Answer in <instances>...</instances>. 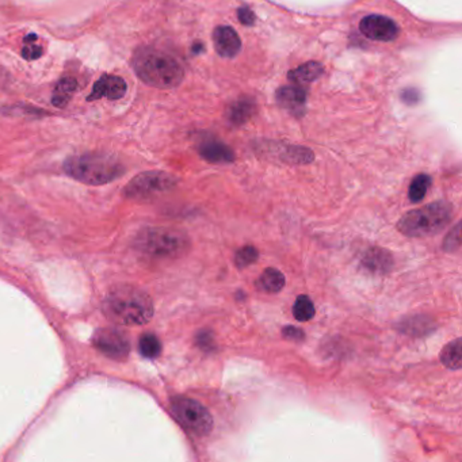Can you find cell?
Wrapping results in <instances>:
<instances>
[{
	"label": "cell",
	"mask_w": 462,
	"mask_h": 462,
	"mask_svg": "<svg viewBox=\"0 0 462 462\" xmlns=\"http://www.w3.org/2000/svg\"><path fill=\"white\" fill-rule=\"evenodd\" d=\"M103 312L112 322L126 326H143L154 317V302L144 291L118 285L112 288L103 300Z\"/></svg>",
	"instance_id": "cell-1"
},
{
	"label": "cell",
	"mask_w": 462,
	"mask_h": 462,
	"mask_svg": "<svg viewBox=\"0 0 462 462\" xmlns=\"http://www.w3.org/2000/svg\"><path fill=\"white\" fill-rule=\"evenodd\" d=\"M132 65L144 83L156 88H175L185 76L183 67L176 59L149 46L136 50Z\"/></svg>",
	"instance_id": "cell-2"
},
{
	"label": "cell",
	"mask_w": 462,
	"mask_h": 462,
	"mask_svg": "<svg viewBox=\"0 0 462 462\" xmlns=\"http://www.w3.org/2000/svg\"><path fill=\"white\" fill-rule=\"evenodd\" d=\"M64 171L74 179L91 185L101 186L114 182L124 175L123 163L112 155L90 152L71 156L64 163Z\"/></svg>",
	"instance_id": "cell-3"
},
{
	"label": "cell",
	"mask_w": 462,
	"mask_h": 462,
	"mask_svg": "<svg viewBox=\"0 0 462 462\" xmlns=\"http://www.w3.org/2000/svg\"><path fill=\"white\" fill-rule=\"evenodd\" d=\"M454 208L446 201H435L419 209L406 213L397 222V229L410 238L434 236L443 231L453 218Z\"/></svg>",
	"instance_id": "cell-4"
},
{
	"label": "cell",
	"mask_w": 462,
	"mask_h": 462,
	"mask_svg": "<svg viewBox=\"0 0 462 462\" xmlns=\"http://www.w3.org/2000/svg\"><path fill=\"white\" fill-rule=\"evenodd\" d=\"M136 249L154 258H180L190 250L189 236L174 228H147L136 238Z\"/></svg>",
	"instance_id": "cell-5"
},
{
	"label": "cell",
	"mask_w": 462,
	"mask_h": 462,
	"mask_svg": "<svg viewBox=\"0 0 462 462\" xmlns=\"http://www.w3.org/2000/svg\"><path fill=\"white\" fill-rule=\"evenodd\" d=\"M171 410L186 430L198 437L208 435L213 428V418L209 411L194 399L176 396L171 400Z\"/></svg>",
	"instance_id": "cell-6"
},
{
	"label": "cell",
	"mask_w": 462,
	"mask_h": 462,
	"mask_svg": "<svg viewBox=\"0 0 462 462\" xmlns=\"http://www.w3.org/2000/svg\"><path fill=\"white\" fill-rule=\"evenodd\" d=\"M178 183V179L167 172L149 171L137 175L125 187L126 197L133 200H147L167 193Z\"/></svg>",
	"instance_id": "cell-7"
},
{
	"label": "cell",
	"mask_w": 462,
	"mask_h": 462,
	"mask_svg": "<svg viewBox=\"0 0 462 462\" xmlns=\"http://www.w3.org/2000/svg\"><path fill=\"white\" fill-rule=\"evenodd\" d=\"M94 346L105 355L113 359H125L130 351V344L124 333L116 328H101L92 337Z\"/></svg>",
	"instance_id": "cell-8"
},
{
	"label": "cell",
	"mask_w": 462,
	"mask_h": 462,
	"mask_svg": "<svg viewBox=\"0 0 462 462\" xmlns=\"http://www.w3.org/2000/svg\"><path fill=\"white\" fill-rule=\"evenodd\" d=\"M361 33L373 41H393L399 36V26L390 18L382 15H368L361 21Z\"/></svg>",
	"instance_id": "cell-9"
},
{
	"label": "cell",
	"mask_w": 462,
	"mask_h": 462,
	"mask_svg": "<svg viewBox=\"0 0 462 462\" xmlns=\"http://www.w3.org/2000/svg\"><path fill=\"white\" fill-rule=\"evenodd\" d=\"M125 94L126 83L123 78L116 75H103L94 84L91 94L87 96V101H96L102 98L117 101L121 99Z\"/></svg>",
	"instance_id": "cell-10"
},
{
	"label": "cell",
	"mask_w": 462,
	"mask_h": 462,
	"mask_svg": "<svg viewBox=\"0 0 462 462\" xmlns=\"http://www.w3.org/2000/svg\"><path fill=\"white\" fill-rule=\"evenodd\" d=\"M216 52L225 59L235 57L242 49V40L236 30L229 26H218L213 32Z\"/></svg>",
	"instance_id": "cell-11"
},
{
	"label": "cell",
	"mask_w": 462,
	"mask_h": 462,
	"mask_svg": "<svg viewBox=\"0 0 462 462\" xmlns=\"http://www.w3.org/2000/svg\"><path fill=\"white\" fill-rule=\"evenodd\" d=\"M308 94L300 85H285L277 91V102L281 107L294 114L295 117H301L305 112Z\"/></svg>",
	"instance_id": "cell-12"
},
{
	"label": "cell",
	"mask_w": 462,
	"mask_h": 462,
	"mask_svg": "<svg viewBox=\"0 0 462 462\" xmlns=\"http://www.w3.org/2000/svg\"><path fill=\"white\" fill-rule=\"evenodd\" d=\"M200 155L209 163L222 165L235 160V152L224 143L217 140H205L198 147Z\"/></svg>",
	"instance_id": "cell-13"
},
{
	"label": "cell",
	"mask_w": 462,
	"mask_h": 462,
	"mask_svg": "<svg viewBox=\"0 0 462 462\" xmlns=\"http://www.w3.org/2000/svg\"><path fill=\"white\" fill-rule=\"evenodd\" d=\"M362 264L373 274H386L393 267V258L390 252L384 249L372 247L364 253Z\"/></svg>",
	"instance_id": "cell-14"
},
{
	"label": "cell",
	"mask_w": 462,
	"mask_h": 462,
	"mask_svg": "<svg viewBox=\"0 0 462 462\" xmlns=\"http://www.w3.org/2000/svg\"><path fill=\"white\" fill-rule=\"evenodd\" d=\"M285 284H286L285 275L280 270L269 267L260 274L255 286L258 291L263 293L274 294L281 292Z\"/></svg>",
	"instance_id": "cell-15"
},
{
	"label": "cell",
	"mask_w": 462,
	"mask_h": 462,
	"mask_svg": "<svg viewBox=\"0 0 462 462\" xmlns=\"http://www.w3.org/2000/svg\"><path fill=\"white\" fill-rule=\"evenodd\" d=\"M323 74V65L316 61L305 63L288 74V79L294 84H308L315 82Z\"/></svg>",
	"instance_id": "cell-16"
},
{
	"label": "cell",
	"mask_w": 462,
	"mask_h": 462,
	"mask_svg": "<svg viewBox=\"0 0 462 462\" xmlns=\"http://www.w3.org/2000/svg\"><path fill=\"white\" fill-rule=\"evenodd\" d=\"M255 112V102L251 98H240L228 109V120L233 125H243L251 118Z\"/></svg>",
	"instance_id": "cell-17"
},
{
	"label": "cell",
	"mask_w": 462,
	"mask_h": 462,
	"mask_svg": "<svg viewBox=\"0 0 462 462\" xmlns=\"http://www.w3.org/2000/svg\"><path fill=\"white\" fill-rule=\"evenodd\" d=\"M441 362L450 370H460L462 366V343L461 339H454L448 343L439 355Z\"/></svg>",
	"instance_id": "cell-18"
},
{
	"label": "cell",
	"mask_w": 462,
	"mask_h": 462,
	"mask_svg": "<svg viewBox=\"0 0 462 462\" xmlns=\"http://www.w3.org/2000/svg\"><path fill=\"white\" fill-rule=\"evenodd\" d=\"M76 88H78V83H76L75 79H72V78L61 79L53 91L52 103L59 109L65 107L70 103V101L72 99Z\"/></svg>",
	"instance_id": "cell-19"
},
{
	"label": "cell",
	"mask_w": 462,
	"mask_h": 462,
	"mask_svg": "<svg viewBox=\"0 0 462 462\" xmlns=\"http://www.w3.org/2000/svg\"><path fill=\"white\" fill-rule=\"evenodd\" d=\"M293 316L297 322H301V323L309 322L315 317V305L308 295L302 294L297 297L294 302Z\"/></svg>",
	"instance_id": "cell-20"
},
{
	"label": "cell",
	"mask_w": 462,
	"mask_h": 462,
	"mask_svg": "<svg viewBox=\"0 0 462 462\" xmlns=\"http://www.w3.org/2000/svg\"><path fill=\"white\" fill-rule=\"evenodd\" d=\"M138 350L143 357L154 359L158 358L162 353V343L158 336L154 334H144L140 337Z\"/></svg>",
	"instance_id": "cell-21"
},
{
	"label": "cell",
	"mask_w": 462,
	"mask_h": 462,
	"mask_svg": "<svg viewBox=\"0 0 462 462\" xmlns=\"http://www.w3.org/2000/svg\"><path fill=\"white\" fill-rule=\"evenodd\" d=\"M431 186V178L427 174H419L414 178V180L411 182L410 186V191H408V197L411 200V202H421L428 191Z\"/></svg>",
	"instance_id": "cell-22"
},
{
	"label": "cell",
	"mask_w": 462,
	"mask_h": 462,
	"mask_svg": "<svg viewBox=\"0 0 462 462\" xmlns=\"http://www.w3.org/2000/svg\"><path fill=\"white\" fill-rule=\"evenodd\" d=\"M430 324H431V322H430L428 319L423 320L421 316H417V317H414V319H408L407 322H403L401 326H400V330H401L403 333H406L408 328L415 327V328H412L408 334L417 336L423 335V334H428V333L431 331Z\"/></svg>",
	"instance_id": "cell-23"
},
{
	"label": "cell",
	"mask_w": 462,
	"mask_h": 462,
	"mask_svg": "<svg viewBox=\"0 0 462 462\" xmlns=\"http://www.w3.org/2000/svg\"><path fill=\"white\" fill-rule=\"evenodd\" d=\"M259 258V252L253 246H244L236 251L235 255V264L239 269H244L253 264Z\"/></svg>",
	"instance_id": "cell-24"
},
{
	"label": "cell",
	"mask_w": 462,
	"mask_h": 462,
	"mask_svg": "<svg viewBox=\"0 0 462 462\" xmlns=\"http://www.w3.org/2000/svg\"><path fill=\"white\" fill-rule=\"evenodd\" d=\"M460 231H461V224L457 222L454 228L449 232V235L445 238V242H443L445 251L454 252L460 249L461 246V232Z\"/></svg>",
	"instance_id": "cell-25"
},
{
	"label": "cell",
	"mask_w": 462,
	"mask_h": 462,
	"mask_svg": "<svg viewBox=\"0 0 462 462\" xmlns=\"http://www.w3.org/2000/svg\"><path fill=\"white\" fill-rule=\"evenodd\" d=\"M282 335H284L285 339L292 340V342H297V343L305 340V333H304L301 328L294 327V326H286V327H284V330H282Z\"/></svg>",
	"instance_id": "cell-26"
},
{
	"label": "cell",
	"mask_w": 462,
	"mask_h": 462,
	"mask_svg": "<svg viewBox=\"0 0 462 462\" xmlns=\"http://www.w3.org/2000/svg\"><path fill=\"white\" fill-rule=\"evenodd\" d=\"M42 54V48L36 45L34 42L32 43H26L22 49V57L25 60H36V59H40Z\"/></svg>",
	"instance_id": "cell-27"
},
{
	"label": "cell",
	"mask_w": 462,
	"mask_h": 462,
	"mask_svg": "<svg viewBox=\"0 0 462 462\" xmlns=\"http://www.w3.org/2000/svg\"><path fill=\"white\" fill-rule=\"evenodd\" d=\"M196 342L198 344V347L204 351H211L214 340H213V335L210 331H200V334L196 337Z\"/></svg>",
	"instance_id": "cell-28"
},
{
	"label": "cell",
	"mask_w": 462,
	"mask_h": 462,
	"mask_svg": "<svg viewBox=\"0 0 462 462\" xmlns=\"http://www.w3.org/2000/svg\"><path fill=\"white\" fill-rule=\"evenodd\" d=\"M238 17H239V21H240L243 25H247V26H251L252 23L255 22V15H253V12H252L249 7H242V8H239V11H238Z\"/></svg>",
	"instance_id": "cell-29"
}]
</instances>
